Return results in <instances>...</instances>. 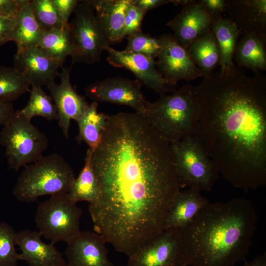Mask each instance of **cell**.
I'll return each mask as SVG.
<instances>
[{
  "label": "cell",
  "instance_id": "obj_11",
  "mask_svg": "<svg viewBox=\"0 0 266 266\" xmlns=\"http://www.w3.org/2000/svg\"><path fill=\"white\" fill-rule=\"evenodd\" d=\"M136 79L112 77L93 82L85 89L87 97L93 101L110 102L130 106L143 115L149 101Z\"/></svg>",
  "mask_w": 266,
  "mask_h": 266
},
{
  "label": "cell",
  "instance_id": "obj_15",
  "mask_svg": "<svg viewBox=\"0 0 266 266\" xmlns=\"http://www.w3.org/2000/svg\"><path fill=\"white\" fill-rule=\"evenodd\" d=\"M182 8L166 25L171 29L176 42L185 49L211 30L213 19L200 0H184Z\"/></svg>",
  "mask_w": 266,
  "mask_h": 266
},
{
  "label": "cell",
  "instance_id": "obj_24",
  "mask_svg": "<svg viewBox=\"0 0 266 266\" xmlns=\"http://www.w3.org/2000/svg\"><path fill=\"white\" fill-rule=\"evenodd\" d=\"M108 115L98 111V103L93 101L76 122L78 134L76 140L84 142L91 150H94L100 143L106 126Z\"/></svg>",
  "mask_w": 266,
  "mask_h": 266
},
{
  "label": "cell",
  "instance_id": "obj_41",
  "mask_svg": "<svg viewBox=\"0 0 266 266\" xmlns=\"http://www.w3.org/2000/svg\"><path fill=\"white\" fill-rule=\"evenodd\" d=\"M243 266H266V253L257 256L250 262L245 261Z\"/></svg>",
  "mask_w": 266,
  "mask_h": 266
},
{
  "label": "cell",
  "instance_id": "obj_8",
  "mask_svg": "<svg viewBox=\"0 0 266 266\" xmlns=\"http://www.w3.org/2000/svg\"><path fill=\"white\" fill-rule=\"evenodd\" d=\"M69 23L72 65L75 63L98 62L102 52L110 47L97 19L90 0H80Z\"/></svg>",
  "mask_w": 266,
  "mask_h": 266
},
{
  "label": "cell",
  "instance_id": "obj_39",
  "mask_svg": "<svg viewBox=\"0 0 266 266\" xmlns=\"http://www.w3.org/2000/svg\"><path fill=\"white\" fill-rule=\"evenodd\" d=\"M132 2L146 13L147 11L164 4L171 2L169 0H131Z\"/></svg>",
  "mask_w": 266,
  "mask_h": 266
},
{
  "label": "cell",
  "instance_id": "obj_38",
  "mask_svg": "<svg viewBox=\"0 0 266 266\" xmlns=\"http://www.w3.org/2000/svg\"><path fill=\"white\" fill-rule=\"evenodd\" d=\"M16 19L0 17V47L12 41Z\"/></svg>",
  "mask_w": 266,
  "mask_h": 266
},
{
  "label": "cell",
  "instance_id": "obj_34",
  "mask_svg": "<svg viewBox=\"0 0 266 266\" xmlns=\"http://www.w3.org/2000/svg\"><path fill=\"white\" fill-rule=\"evenodd\" d=\"M146 13L130 0L127 4L124 20V37L141 32L143 19Z\"/></svg>",
  "mask_w": 266,
  "mask_h": 266
},
{
  "label": "cell",
  "instance_id": "obj_23",
  "mask_svg": "<svg viewBox=\"0 0 266 266\" xmlns=\"http://www.w3.org/2000/svg\"><path fill=\"white\" fill-rule=\"evenodd\" d=\"M186 49L193 63L204 72V77L211 75L220 65V48L211 30L192 42Z\"/></svg>",
  "mask_w": 266,
  "mask_h": 266
},
{
  "label": "cell",
  "instance_id": "obj_5",
  "mask_svg": "<svg viewBox=\"0 0 266 266\" xmlns=\"http://www.w3.org/2000/svg\"><path fill=\"white\" fill-rule=\"evenodd\" d=\"M75 178L71 167L62 156H43L25 166L13 194L20 201L31 202L44 195L67 193Z\"/></svg>",
  "mask_w": 266,
  "mask_h": 266
},
{
  "label": "cell",
  "instance_id": "obj_2",
  "mask_svg": "<svg viewBox=\"0 0 266 266\" xmlns=\"http://www.w3.org/2000/svg\"><path fill=\"white\" fill-rule=\"evenodd\" d=\"M234 64L195 87L197 134L220 175L245 192L266 184V78Z\"/></svg>",
  "mask_w": 266,
  "mask_h": 266
},
{
  "label": "cell",
  "instance_id": "obj_42",
  "mask_svg": "<svg viewBox=\"0 0 266 266\" xmlns=\"http://www.w3.org/2000/svg\"><path fill=\"white\" fill-rule=\"evenodd\" d=\"M51 266H69L68 264L65 262V261H63L60 263L52 265Z\"/></svg>",
  "mask_w": 266,
  "mask_h": 266
},
{
  "label": "cell",
  "instance_id": "obj_28",
  "mask_svg": "<svg viewBox=\"0 0 266 266\" xmlns=\"http://www.w3.org/2000/svg\"><path fill=\"white\" fill-rule=\"evenodd\" d=\"M37 46L51 58L63 64L70 51L69 24L62 28L43 31Z\"/></svg>",
  "mask_w": 266,
  "mask_h": 266
},
{
  "label": "cell",
  "instance_id": "obj_30",
  "mask_svg": "<svg viewBox=\"0 0 266 266\" xmlns=\"http://www.w3.org/2000/svg\"><path fill=\"white\" fill-rule=\"evenodd\" d=\"M30 86L14 66H0V100L12 102L30 92Z\"/></svg>",
  "mask_w": 266,
  "mask_h": 266
},
{
  "label": "cell",
  "instance_id": "obj_6",
  "mask_svg": "<svg viewBox=\"0 0 266 266\" xmlns=\"http://www.w3.org/2000/svg\"><path fill=\"white\" fill-rule=\"evenodd\" d=\"M0 144L4 148L9 168L17 171L43 156L48 139L18 110L3 126Z\"/></svg>",
  "mask_w": 266,
  "mask_h": 266
},
{
  "label": "cell",
  "instance_id": "obj_16",
  "mask_svg": "<svg viewBox=\"0 0 266 266\" xmlns=\"http://www.w3.org/2000/svg\"><path fill=\"white\" fill-rule=\"evenodd\" d=\"M14 67L31 86L46 87L55 83L63 64L48 56L38 46L17 51Z\"/></svg>",
  "mask_w": 266,
  "mask_h": 266
},
{
  "label": "cell",
  "instance_id": "obj_19",
  "mask_svg": "<svg viewBox=\"0 0 266 266\" xmlns=\"http://www.w3.org/2000/svg\"><path fill=\"white\" fill-rule=\"evenodd\" d=\"M41 236L38 232L29 230L16 233V245L21 251L20 260L26 261L30 266H51L65 261L54 244L44 243Z\"/></svg>",
  "mask_w": 266,
  "mask_h": 266
},
{
  "label": "cell",
  "instance_id": "obj_12",
  "mask_svg": "<svg viewBox=\"0 0 266 266\" xmlns=\"http://www.w3.org/2000/svg\"><path fill=\"white\" fill-rule=\"evenodd\" d=\"M159 38L162 47L155 64L166 81L176 86L180 80L190 81L205 76L203 71L193 63L186 49L176 42L172 34L165 33Z\"/></svg>",
  "mask_w": 266,
  "mask_h": 266
},
{
  "label": "cell",
  "instance_id": "obj_32",
  "mask_svg": "<svg viewBox=\"0 0 266 266\" xmlns=\"http://www.w3.org/2000/svg\"><path fill=\"white\" fill-rule=\"evenodd\" d=\"M128 43L125 51L147 56L157 57L162 44L160 38L152 36L142 31L127 36Z\"/></svg>",
  "mask_w": 266,
  "mask_h": 266
},
{
  "label": "cell",
  "instance_id": "obj_31",
  "mask_svg": "<svg viewBox=\"0 0 266 266\" xmlns=\"http://www.w3.org/2000/svg\"><path fill=\"white\" fill-rule=\"evenodd\" d=\"M16 233L9 224L0 223V266H16L19 254L16 250Z\"/></svg>",
  "mask_w": 266,
  "mask_h": 266
},
{
  "label": "cell",
  "instance_id": "obj_26",
  "mask_svg": "<svg viewBox=\"0 0 266 266\" xmlns=\"http://www.w3.org/2000/svg\"><path fill=\"white\" fill-rule=\"evenodd\" d=\"M211 31L214 34L220 48L221 70L230 67L233 64L235 47L240 36L236 25L227 17H222L214 20Z\"/></svg>",
  "mask_w": 266,
  "mask_h": 266
},
{
  "label": "cell",
  "instance_id": "obj_14",
  "mask_svg": "<svg viewBox=\"0 0 266 266\" xmlns=\"http://www.w3.org/2000/svg\"><path fill=\"white\" fill-rule=\"evenodd\" d=\"M71 68L62 69L59 75V84L55 82L47 87L57 110L59 126L66 138L69 137L71 120L78 121L89 105L86 99L79 95L71 84Z\"/></svg>",
  "mask_w": 266,
  "mask_h": 266
},
{
  "label": "cell",
  "instance_id": "obj_35",
  "mask_svg": "<svg viewBox=\"0 0 266 266\" xmlns=\"http://www.w3.org/2000/svg\"><path fill=\"white\" fill-rule=\"evenodd\" d=\"M63 25H68V19L77 6L78 0H51Z\"/></svg>",
  "mask_w": 266,
  "mask_h": 266
},
{
  "label": "cell",
  "instance_id": "obj_25",
  "mask_svg": "<svg viewBox=\"0 0 266 266\" xmlns=\"http://www.w3.org/2000/svg\"><path fill=\"white\" fill-rule=\"evenodd\" d=\"M42 32L28 0L16 18L13 31L12 41L16 43L17 51L37 46Z\"/></svg>",
  "mask_w": 266,
  "mask_h": 266
},
{
  "label": "cell",
  "instance_id": "obj_4",
  "mask_svg": "<svg viewBox=\"0 0 266 266\" xmlns=\"http://www.w3.org/2000/svg\"><path fill=\"white\" fill-rule=\"evenodd\" d=\"M143 115L169 144L197 134L199 109L195 87L185 84L169 95L148 101Z\"/></svg>",
  "mask_w": 266,
  "mask_h": 266
},
{
  "label": "cell",
  "instance_id": "obj_29",
  "mask_svg": "<svg viewBox=\"0 0 266 266\" xmlns=\"http://www.w3.org/2000/svg\"><path fill=\"white\" fill-rule=\"evenodd\" d=\"M30 97L27 105L19 110L21 113L28 119L41 116L48 121L58 120L57 110L51 97L41 87L33 86Z\"/></svg>",
  "mask_w": 266,
  "mask_h": 266
},
{
  "label": "cell",
  "instance_id": "obj_17",
  "mask_svg": "<svg viewBox=\"0 0 266 266\" xmlns=\"http://www.w3.org/2000/svg\"><path fill=\"white\" fill-rule=\"evenodd\" d=\"M66 243L69 266H114L108 258L106 239L96 232L80 231Z\"/></svg>",
  "mask_w": 266,
  "mask_h": 266
},
{
  "label": "cell",
  "instance_id": "obj_22",
  "mask_svg": "<svg viewBox=\"0 0 266 266\" xmlns=\"http://www.w3.org/2000/svg\"><path fill=\"white\" fill-rule=\"evenodd\" d=\"M238 41L233 59L239 67L254 72L266 70V35L254 33L242 34Z\"/></svg>",
  "mask_w": 266,
  "mask_h": 266
},
{
  "label": "cell",
  "instance_id": "obj_33",
  "mask_svg": "<svg viewBox=\"0 0 266 266\" xmlns=\"http://www.w3.org/2000/svg\"><path fill=\"white\" fill-rule=\"evenodd\" d=\"M31 4L35 18L42 31L65 26L51 0H33Z\"/></svg>",
  "mask_w": 266,
  "mask_h": 266
},
{
  "label": "cell",
  "instance_id": "obj_1",
  "mask_svg": "<svg viewBox=\"0 0 266 266\" xmlns=\"http://www.w3.org/2000/svg\"><path fill=\"white\" fill-rule=\"evenodd\" d=\"M91 162L99 189L88 209L95 232L112 244L135 247L164 230L181 188L170 144L143 115L108 116Z\"/></svg>",
  "mask_w": 266,
  "mask_h": 266
},
{
  "label": "cell",
  "instance_id": "obj_10",
  "mask_svg": "<svg viewBox=\"0 0 266 266\" xmlns=\"http://www.w3.org/2000/svg\"><path fill=\"white\" fill-rule=\"evenodd\" d=\"M127 266H187L180 229L164 230L129 257Z\"/></svg>",
  "mask_w": 266,
  "mask_h": 266
},
{
  "label": "cell",
  "instance_id": "obj_7",
  "mask_svg": "<svg viewBox=\"0 0 266 266\" xmlns=\"http://www.w3.org/2000/svg\"><path fill=\"white\" fill-rule=\"evenodd\" d=\"M180 188L210 191L220 174L196 134L170 144Z\"/></svg>",
  "mask_w": 266,
  "mask_h": 266
},
{
  "label": "cell",
  "instance_id": "obj_37",
  "mask_svg": "<svg viewBox=\"0 0 266 266\" xmlns=\"http://www.w3.org/2000/svg\"><path fill=\"white\" fill-rule=\"evenodd\" d=\"M200 1L214 21L223 16L226 8V0H200Z\"/></svg>",
  "mask_w": 266,
  "mask_h": 266
},
{
  "label": "cell",
  "instance_id": "obj_21",
  "mask_svg": "<svg viewBox=\"0 0 266 266\" xmlns=\"http://www.w3.org/2000/svg\"><path fill=\"white\" fill-rule=\"evenodd\" d=\"M209 202L200 191L190 188L180 190L167 213L164 230L185 227Z\"/></svg>",
  "mask_w": 266,
  "mask_h": 266
},
{
  "label": "cell",
  "instance_id": "obj_3",
  "mask_svg": "<svg viewBox=\"0 0 266 266\" xmlns=\"http://www.w3.org/2000/svg\"><path fill=\"white\" fill-rule=\"evenodd\" d=\"M258 216L252 202H209L179 229L187 266H233L246 261Z\"/></svg>",
  "mask_w": 266,
  "mask_h": 266
},
{
  "label": "cell",
  "instance_id": "obj_40",
  "mask_svg": "<svg viewBox=\"0 0 266 266\" xmlns=\"http://www.w3.org/2000/svg\"><path fill=\"white\" fill-rule=\"evenodd\" d=\"M14 111L12 102L0 100V126H3Z\"/></svg>",
  "mask_w": 266,
  "mask_h": 266
},
{
  "label": "cell",
  "instance_id": "obj_9",
  "mask_svg": "<svg viewBox=\"0 0 266 266\" xmlns=\"http://www.w3.org/2000/svg\"><path fill=\"white\" fill-rule=\"evenodd\" d=\"M81 209L67 193L50 196L38 205L35 222L41 236L54 244L67 242L80 232Z\"/></svg>",
  "mask_w": 266,
  "mask_h": 266
},
{
  "label": "cell",
  "instance_id": "obj_20",
  "mask_svg": "<svg viewBox=\"0 0 266 266\" xmlns=\"http://www.w3.org/2000/svg\"><path fill=\"white\" fill-rule=\"evenodd\" d=\"M130 0H90L98 23L110 45L124 38L126 9Z\"/></svg>",
  "mask_w": 266,
  "mask_h": 266
},
{
  "label": "cell",
  "instance_id": "obj_27",
  "mask_svg": "<svg viewBox=\"0 0 266 266\" xmlns=\"http://www.w3.org/2000/svg\"><path fill=\"white\" fill-rule=\"evenodd\" d=\"M99 194L98 185L91 162V150L86 154L84 166L77 178H75L67 193L73 202L85 201L89 203L95 201Z\"/></svg>",
  "mask_w": 266,
  "mask_h": 266
},
{
  "label": "cell",
  "instance_id": "obj_18",
  "mask_svg": "<svg viewBox=\"0 0 266 266\" xmlns=\"http://www.w3.org/2000/svg\"><path fill=\"white\" fill-rule=\"evenodd\" d=\"M225 12L240 35L254 33L266 35V0H226Z\"/></svg>",
  "mask_w": 266,
  "mask_h": 266
},
{
  "label": "cell",
  "instance_id": "obj_13",
  "mask_svg": "<svg viewBox=\"0 0 266 266\" xmlns=\"http://www.w3.org/2000/svg\"><path fill=\"white\" fill-rule=\"evenodd\" d=\"M107 60L112 66L131 71L142 85L161 96L172 93L176 86L168 83L157 69L154 58L143 55L119 51L110 47L106 50Z\"/></svg>",
  "mask_w": 266,
  "mask_h": 266
},
{
  "label": "cell",
  "instance_id": "obj_36",
  "mask_svg": "<svg viewBox=\"0 0 266 266\" xmlns=\"http://www.w3.org/2000/svg\"><path fill=\"white\" fill-rule=\"evenodd\" d=\"M28 0H0V17L16 19Z\"/></svg>",
  "mask_w": 266,
  "mask_h": 266
}]
</instances>
